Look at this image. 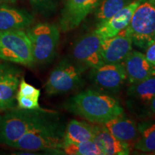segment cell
I'll list each match as a JSON object with an SVG mask.
<instances>
[{
	"label": "cell",
	"instance_id": "16",
	"mask_svg": "<svg viewBox=\"0 0 155 155\" xmlns=\"http://www.w3.org/2000/svg\"><path fill=\"white\" fill-rule=\"evenodd\" d=\"M34 18L27 11L7 5L0 6V32L23 30L33 22Z\"/></svg>",
	"mask_w": 155,
	"mask_h": 155
},
{
	"label": "cell",
	"instance_id": "7",
	"mask_svg": "<svg viewBox=\"0 0 155 155\" xmlns=\"http://www.w3.org/2000/svg\"><path fill=\"white\" fill-rule=\"evenodd\" d=\"M0 60L32 66V46L26 32L12 30L0 32Z\"/></svg>",
	"mask_w": 155,
	"mask_h": 155
},
{
	"label": "cell",
	"instance_id": "14",
	"mask_svg": "<svg viewBox=\"0 0 155 155\" xmlns=\"http://www.w3.org/2000/svg\"><path fill=\"white\" fill-rule=\"evenodd\" d=\"M122 64L131 83L139 82L155 75V68L147 61L144 54L137 50H131Z\"/></svg>",
	"mask_w": 155,
	"mask_h": 155
},
{
	"label": "cell",
	"instance_id": "18",
	"mask_svg": "<svg viewBox=\"0 0 155 155\" xmlns=\"http://www.w3.org/2000/svg\"><path fill=\"white\" fill-rule=\"evenodd\" d=\"M103 155H126L130 152L131 146L118 140L110 134L104 124L96 125L94 140Z\"/></svg>",
	"mask_w": 155,
	"mask_h": 155
},
{
	"label": "cell",
	"instance_id": "24",
	"mask_svg": "<svg viewBox=\"0 0 155 155\" xmlns=\"http://www.w3.org/2000/svg\"><path fill=\"white\" fill-rule=\"evenodd\" d=\"M17 95L28 98H38L40 96V90L26 82L24 78H22L19 82Z\"/></svg>",
	"mask_w": 155,
	"mask_h": 155
},
{
	"label": "cell",
	"instance_id": "15",
	"mask_svg": "<svg viewBox=\"0 0 155 155\" xmlns=\"http://www.w3.org/2000/svg\"><path fill=\"white\" fill-rule=\"evenodd\" d=\"M104 126L118 140L134 146L138 136V127L132 119L122 114L106 122Z\"/></svg>",
	"mask_w": 155,
	"mask_h": 155
},
{
	"label": "cell",
	"instance_id": "28",
	"mask_svg": "<svg viewBox=\"0 0 155 155\" xmlns=\"http://www.w3.org/2000/svg\"><path fill=\"white\" fill-rule=\"evenodd\" d=\"M1 1H5V2H14L15 0H1Z\"/></svg>",
	"mask_w": 155,
	"mask_h": 155
},
{
	"label": "cell",
	"instance_id": "11",
	"mask_svg": "<svg viewBox=\"0 0 155 155\" xmlns=\"http://www.w3.org/2000/svg\"><path fill=\"white\" fill-rule=\"evenodd\" d=\"M133 41L127 27L116 35L102 39L101 55L104 63H121L132 50Z\"/></svg>",
	"mask_w": 155,
	"mask_h": 155
},
{
	"label": "cell",
	"instance_id": "22",
	"mask_svg": "<svg viewBox=\"0 0 155 155\" xmlns=\"http://www.w3.org/2000/svg\"><path fill=\"white\" fill-rule=\"evenodd\" d=\"M65 154L69 155H103L101 150L94 141H87L65 145Z\"/></svg>",
	"mask_w": 155,
	"mask_h": 155
},
{
	"label": "cell",
	"instance_id": "20",
	"mask_svg": "<svg viewBox=\"0 0 155 155\" xmlns=\"http://www.w3.org/2000/svg\"><path fill=\"white\" fill-rule=\"evenodd\" d=\"M138 136L134 144L135 150L155 154V120H147L137 125Z\"/></svg>",
	"mask_w": 155,
	"mask_h": 155
},
{
	"label": "cell",
	"instance_id": "2",
	"mask_svg": "<svg viewBox=\"0 0 155 155\" xmlns=\"http://www.w3.org/2000/svg\"><path fill=\"white\" fill-rule=\"evenodd\" d=\"M0 114V144L12 147L32 129L59 119L55 111L12 108Z\"/></svg>",
	"mask_w": 155,
	"mask_h": 155
},
{
	"label": "cell",
	"instance_id": "1",
	"mask_svg": "<svg viewBox=\"0 0 155 155\" xmlns=\"http://www.w3.org/2000/svg\"><path fill=\"white\" fill-rule=\"evenodd\" d=\"M64 107L71 113L96 124H104L124 114V108L117 99L91 89L71 97Z\"/></svg>",
	"mask_w": 155,
	"mask_h": 155
},
{
	"label": "cell",
	"instance_id": "27",
	"mask_svg": "<svg viewBox=\"0 0 155 155\" xmlns=\"http://www.w3.org/2000/svg\"><path fill=\"white\" fill-rule=\"evenodd\" d=\"M149 108H150L151 113L155 115V97L150 102V105H149Z\"/></svg>",
	"mask_w": 155,
	"mask_h": 155
},
{
	"label": "cell",
	"instance_id": "26",
	"mask_svg": "<svg viewBox=\"0 0 155 155\" xmlns=\"http://www.w3.org/2000/svg\"><path fill=\"white\" fill-rule=\"evenodd\" d=\"M146 50L147 51L146 54H145V57H146L147 61L153 67L155 68V42L150 45Z\"/></svg>",
	"mask_w": 155,
	"mask_h": 155
},
{
	"label": "cell",
	"instance_id": "9",
	"mask_svg": "<svg viewBox=\"0 0 155 155\" xmlns=\"http://www.w3.org/2000/svg\"><path fill=\"white\" fill-rule=\"evenodd\" d=\"M102 38L96 32L88 33L79 38L73 45V60L87 68H96L104 64L101 55Z\"/></svg>",
	"mask_w": 155,
	"mask_h": 155
},
{
	"label": "cell",
	"instance_id": "10",
	"mask_svg": "<svg viewBox=\"0 0 155 155\" xmlns=\"http://www.w3.org/2000/svg\"><path fill=\"white\" fill-rule=\"evenodd\" d=\"M22 71L8 63L0 64V112L15 108Z\"/></svg>",
	"mask_w": 155,
	"mask_h": 155
},
{
	"label": "cell",
	"instance_id": "23",
	"mask_svg": "<svg viewBox=\"0 0 155 155\" xmlns=\"http://www.w3.org/2000/svg\"><path fill=\"white\" fill-rule=\"evenodd\" d=\"M61 0H30V5L36 12L48 16L57 9Z\"/></svg>",
	"mask_w": 155,
	"mask_h": 155
},
{
	"label": "cell",
	"instance_id": "6",
	"mask_svg": "<svg viewBox=\"0 0 155 155\" xmlns=\"http://www.w3.org/2000/svg\"><path fill=\"white\" fill-rule=\"evenodd\" d=\"M127 28L133 43L141 49L155 42V0H141Z\"/></svg>",
	"mask_w": 155,
	"mask_h": 155
},
{
	"label": "cell",
	"instance_id": "19",
	"mask_svg": "<svg viewBox=\"0 0 155 155\" xmlns=\"http://www.w3.org/2000/svg\"><path fill=\"white\" fill-rule=\"evenodd\" d=\"M96 135V125L84 121L72 120L64 131L63 147L69 144L94 141Z\"/></svg>",
	"mask_w": 155,
	"mask_h": 155
},
{
	"label": "cell",
	"instance_id": "17",
	"mask_svg": "<svg viewBox=\"0 0 155 155\" xmlns=\"http://www.w3.org/2000/svg\"><path fill=\"white\" fill-rule=\"evenodd\" d=\"M127 101L134 106H149L155 97V75L137 83H131L127 93Z\"/></svg>",
	"mask_w": 155,
	"mask_h": 155
},
{
	"label": "cell",
	"instance_id": "21",
	"mask_svg": "<svg viewBox=\"0 0 155 155\" xmlns=\"http://www.w3.org/2000/svg\"><path fill=\"white\" fill-rule=\"evenodd\" d=\"M131 2V0H102L96 14L98 25L109 19Z\"/></svg>",
	"mask_w": 155,
	"mask_h": 155
},
{
	"label": "cell",
	"instance_id": "13",
	"mask_svg": "<svg viewBox=\"0 0 155 155\" xmlns=\"http://www.w3.org/2000/svg\"><path fill=\"white\" fill-rule=\"evenodd\" d=\"M141 0H134L105 22L98 25L94 32L100 38H111L125 29L130 22L135 9Z\"/></svg>",
	"mask_w": 155,
	"mask_h": 155
},
{
	"label": "cell",
	"instance_id": "4",
	"mask_svg": "<svg viewBox=\"0 0 155 155\" xmlns=\"http://www.w3.org/2000/svg\"><path fill=\"white\" fill-rule=\"evenodd\" d=\"M32 46L34 63H51L56 55L60 39L58 26L50 23H39L27 30Z\"/></svg>",
	"mask_w": 155,
	"mask_h": 155
},
{
	"label": "cell",
	"instance_id": "12",
	"mask_svg": "<svg viewBox=\"0 0 155 155\" xmlns=\"http://www.w3.org/2000/svg\"><path fill=\"white\" fill-rule=\"evenodd\" d=\"M102 0H65L60 27L63 32L73 30L98 7Z\"/></svg>",
	"mask_w": 155,
	"mask_h": 155
},
{
	"label": "cell",
	"instance_id": "5",
	"mask_svg": "<svg viewBox=\"0 0 155 155\" xmlns=\"http://www.w3.org/2000/svg\"><path fill=\"white\" fill-rule=\"evenodd\" d=\"M87 67L72 60L63 59L50 73L45 83L48 96L72 91L83 84V74Z\"/></svg>",
	"mask_w": 155,
	"mask_h": 155
},
{
	"label": "cell",
	"instance_id": "25",
	"mask_svg": "<svg viewBox=\"0 0 155 155\" xmlns=\"http://www.w3.org/2000/svg\"><path fill=\"white\" fill-rule=\"evenodd\" d=\"M17 103L18 104V107L23 109L35 110L41 108L39 105L38 98H28L17 94Z\"/></svg>",
	"mask_w": 155,
	"mask_h": 155
},
{
	"label": "cell",
	"instance_id": "8",
	"mask_svg": "<svg viewBox=\"0 0 155 155\" xmlns=\"http://www.w3.org/2000/svg\"><path fill=\"white\" fill-rule=\"evenodd\" d=\"M89 78L101 92L116 93L121 88L127 80V75L123 64L104 63L92 68Z\"/></svg>",
	"mask_w": 155,
	"mask_h": 155
},
{
	"label": "cell",
	"instance_id": "3",
	"mask_svg": "<svg viewBox=\"0 0 155 155\" xmlns=\"http://www.w3.org/2000/svg\"><path fill=\"white\" fill-rule=\"evenodd\" d=\"M64 131L59 119L25 134L12 147L30 151H58L63 148Z\"/></svg>",
	"mask_w": 155,
	"mask_h": 155
}]
</instances>
